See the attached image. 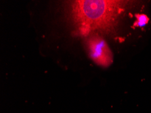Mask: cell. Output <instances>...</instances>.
Listing matches in <instances>:
<instances>
[{
    "label": "cell",
    "instance_id": "2",
    "mask_svg": "<svg viewBox=\"0 0 151 113\" xmlns=\"http://www.w3.org/2000/svg\"><path fill=\"white\" fill-rule=\"evenodd\" d=\"M86 48L91 59L98 65L109 67L113 62V55L109 45L101 35L93 33L87 37Z\"/></svg>",
    "mask_w": 151,
    "mask_h": 113
},
{
    "label": "cell",
    "instance_id": "1",
    "mask_svg": "<svg viewBox=\"0 0 151 113\" xmlns=\"http://www.w3.org/2000/svg\"><path fill=\"white\" fill-rule=\"evenodd\" d=\"M132 1L118 0H78L70 1V17L77 34H111L118 19Z\"/></svg>",
    "mask_w": 151,
    "mask_h": 113
},
{
    "label": "cell",
    "instance_id": "3",
    "mask_svg": "<svg viewBox=\"0 0 151 113\" xmlns=\"http://www.w3.org/2000/svg\"><path fill=\"white\" fill-rule=\"evenodd\" d=\"M135 17L136 18V21L134 23V27H145L149 22V18L145 14H137Z\"/></svg>",
    "mask_w": 151,
    "mask_h": 113
}]
</instances>
